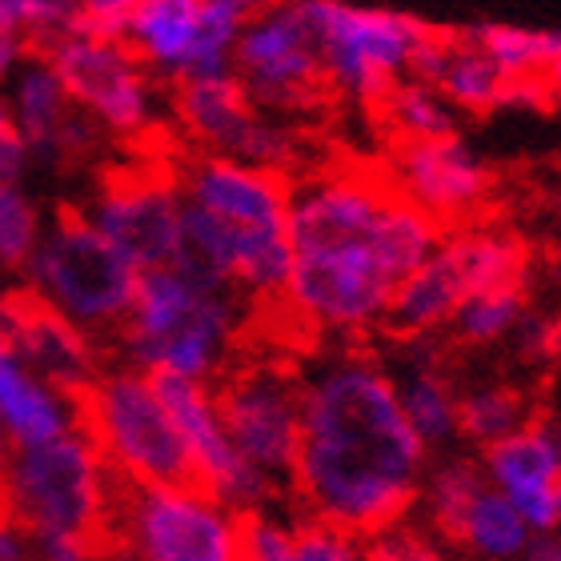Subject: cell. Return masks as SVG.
<instances>
[{
	"mask_svg": "<svg viewBox=\"0 0 561 561\" xmlns=\"http://www.w3.org/2000/svg\"><path fill=\"white\" fill-rule=\"evenodd\" d=\"M425 454L393 377L365 353H341L301 381V445L293 493L309 517L357 538L405 522Z\"/></svg>",
	"mask_w": 561,
	"mask_h": 561,
	"instance_id": "obj_1",
	"label": "cell"
},
{
	"mask_svg": "<svg viewBox=\"0 0 561 561\" xmlns=\"http://www.w3.org/2000/svg\"><path fill=\"white\" fill-rule=\"evenodd\" d=\"M245 337V317L233 289H209L173 265L145 270L117 337L129 362L145 374L209 381L233 362Z\"/></svg>",
	"mask_w": 561,
	"mask_h": 561,
	"instance_id": "obj_2",
	"label": "cell"
},
{
	"mask_svg": "<svg viewBox=\"0 0 561 561\" xmlns=\"http://www.w3.org/2000/svg\"><path fill=\"white\" fill-rule=\"evenodd\" d=\"M121 478L77 430L9 449V493L33 538H69L93 561H125L117 526Z\"/></svg>",
	"mask_w": 561,
	"mask_h": 561,
	"instance_id": "obj_3",
	"label": "cell"
},
{
	"mask_svg": "<svg viewBox=\"0 0 561 561\" xmlns=\"http://www.w3.org/2000/svg\"><path fill=\"white\" fill-rule=\"evenodd\" d=\"M176 185L188 205L233 233V289L257 305L277 301L293 270L289 249V181L273 169L201 152L176 164Z\"/></svg>",
	"mask_w": 561,
	"mask_h": 561,
	"instance_id": "obj_4",
	"label": "cell"
},
{
	"mask_svg": "<svg viewBox=\"0 0 561 561\" xmlns=\"http://www.w3.org/2000/svg\"><path fill=\"white\" fill-rule=\"evenodd\" d=\"M72 430L93 445L121 481L133 485H188L185 442L173 425L152 374L129 369H101V374L69 398ZM197 485V481H193Z\"/></svg>",
	"mask_w": 561,
	"mask_h": 561,
	"instance_id": "obj_5",
	"label": "cell"
},
{
	"mask_svg": "<svg viewBox=\"0 0 561 561\" xmlns=\"http://www.w3.org/2000/svg\"><path fill=\"white\" fill-rule=\"evenodd\" d=\"M28 270L36 289L96 337H117L140 277L93 217L72 205L57 209L53 229L36 241Z\"/></svg>",
	"mask_w": 561,
	"mask_h": 561,
	"instance_id": "obj_6",
	"label": "cell"
},
{
	"mask_svg": "<svg viewBox=\"0 0 561 561\" xmlns=\"http://www.w3.org/2000/svg\"><path fill=\"white\" fill-rule=\"evenodd\" d=\"M301 12L313 28L325 81L362 105L386 101L389 89L410 72L417 45L430 36V24L393 9H362L345 0H301Z\"/></svg>",
	"mask_w": 561,
	"mask_h": 561,
	"instance_id": "obj_7",
	"label": "cell"
},
{
	"mask_svg": "<svg viewBox=\"0 0 561 561\" xmlns=\"http://www.w3.org/2000/svg\"><path fill=\"white\" fill-rule=\"evenodd\" d=\"M125 561H241V514L201 485L121 481Z\"/></svg>",
	"mask_w": 561,
	"mask_h": 561,
	"instance_id": "obj_8",
	"label": "cell"
},
{
	"mask_svg": "<svg viewBox=\"0 0 561 561\" xmlns=\"http://www.w3.org/2000/svg\"><path fill=\"white\" fill-rule=\"evenodd\" d=\"M213 389L217 410L233 445L249 466H257L277 485L293 478L301 445V381L280 353H237Z\"/></svg>",
	"mask_w": 561,
	"mask_h": 561,
	"instance_id": "obj_9",
	"label": "cell"
},
{
	"mask_svg": "<svg viewBox=\"0 0 561 561\" xmlns=\"http://www.w3.org/2000/svg\"><path fill=\"white\" fill-rule=\"evenodd\" d=\"M265 0H140L125 45L157 77L193 81L233 72V48Z\"/></svg>",
	"mask_w": 561,
	"mask_h": 561,
	"instance_id": "obj_10",
	"label": "cell"
},
{
	"mask_svg": "<svg viewBox=\"0 0 561 561\" xmlns=\"http://www.w3.org/2000/svg\"><path fill=\"white\" fill-rule=\"evenodd\" d=\"M60 77L72 105L84 108L101 129L125 140L152 133V77L125 41L89 33H60L33 48Z\"/></svg>",
	"mask_w": 561,
	"mask_h": 561,
	"instance_id": "obj_11",
	"label": "cell"
},
{
	"mask_svg": "<svg viewBox=\"0 0 561 561\" xmlns=\"http://www.w3.org/2000/svg\"><path fill=\"white\" fill-rule=\"evenodd\" d=\"M181 209H185V197L176 185V164H169L164 157H140L101 173L89 217L121 257L137 273H145L173 261Z\"/></svg>",
	"mask_w": 561,
	"mask_h": 561,
	"instance_id": "obj_12",
	"label": "cell"
},
{
	"mask_svg": "<svg viewBox=\"0 0 561 561\" xmlns=\"http://www.w3.org/2000/svg\"><path fill=\"white\" fill-rule=\"evenodd\" d=\"M233 77L265 113H301L325 89V69L301 0H265L237 36Z\"/></svg>",
	"mask_w": 561,
	"mask_h": 561,
	"instance_id": "obj_13",
	"label": "cell"
},
{
	"mask_svg": "<svg viewBox=\"0 0 561 561\" xmlns=\"http://www.w3.org/2000/svg\"><path fill=\"white\" fill-rule=\"evenodd\" d=\"M176 121L205 152H221L261 169H289L297 161V133L253 105L233 72L176 81Z\"/></svg>",
	"mask_w": 561,
	"mask_h": 561,
	"instance_id": "obj_14",
	"label": "cell"
},
{
	"mask_svg": "<svg viewBox=\"0 0 561 561\" xmlns=\"http://www.w3.org/2000/svg\"><path fill=\"white\" fill-rule=\"evenodd\" d=\"M152 381H157L164 405L173 413V425L181 433V442H185L188 466H193V481H197L201 490L221 497L237 514L265 510L273 481L241 457V449H237L229 430H225L209 381H193V377L173 374H152Z\"/></svg>",
	"mask_w": 561,
	"mask_h": 561,
	"instance_id": "obj_15",
	"label": "cell"
},
{
	"mask_svg": "<svg viewBox=\"0 0 561 561\" xmlns=\"http://www.w3.org/2000/svg\"><path fill=\"white\" fill-rule=\"evenodd\" d=\"M0 345L69 401L101 374V350L69 313H60L36 285L0 293Z\"/></svg>",
	"mask_w": 561,
	"mask_h": 561,
	"instance_id": "obj_16",
	"label": "cell"
},
{
	"mask_svg": "<svg viewBox=\"0 0 561 561\" xmlns=\"http://www.w3.org/2000/svg\"><path fill=\"white\" fill-rule=\"evenodd\" d=\"M389 181L401 197L413 201L421 213H430L442 229L469 225L493 193V176L485 161L457 133L433 140H401Z\"/></svg>",
	"mask_w": 561,
	"mask_h": 561,
	"instance_id": "obj_17",
	"label": "cell"
},
{
	"mask_svg": "<svg viewBox=\"0 0 561 561\" xmlns=\"http://www.w3.org/2000/svg\"><path fill=\"white\" fill-rule=\"evenodd\" d=\"M485 481L510 497L534 534H558L561 421L529 417L502 442L485 445Z\"/></svg>",
	"mask_w": 561,
	"mask_h": 561,
	"instance_id": "obj_18",
	"label": "cell"
},
{
	"mask_svg": "<svg viewBox=\"0 0 561 561\" xmlns=\"http://www.w3.org/2000/svg\"><path fill=\"white\" fill-rule=\"evenodd\" d=\"M466 297H469L466 280H461V273L454 270V261L445 257L442 241H437V249H433L430 257L398 280L381 325L405 341L430 337L433 329L454 321L457 305L466 301Z\"/></svg>",
	"mask_w": 561,
	"mask_h": 561,
	"instance_id": "obj_19",
	"label": "cell"
},
{
	"mask_svg": "<svg viewBox=\"0 0 561 561\" xmlns=\"http://www.w3.org/2000/svg\"><path fill=\"white\" fill-rule=\"evenodd\" d=\"M0 421L12 445H41L72 430L69 401L0 345Z\"/></svg>",
	"mask_w": 561,
	"mask_h": 561,
	"instance_id": "obj_20",
	"label": "cell"
},
{
	"mask_svg": "<svg viewBox=\"0 0 561 561\" xmlns=\"http://www.w3.org/2000/svg\"><path fill=\"white\" fill-rule=\"evenodd\" d=\"M12 117L21 125L24 145H28V157H41V161H53L57 157V137L65 129V121L72 117V96L65 93L60 77L53 72L45 57H28L16 72V84H12Z\"/></svg>",
	"mask_w": 561,
	"mask_h": 561,
	"instance_id": "obj_21",
	"label": "cell"
},
{
	"mask_svg": "<svg viewBox=\"0 0 561 561\" xmlns=\"http://www.w3.org/2000/svg\"><path fill=\"white\" fill-rule=\"evenodd\" d=\"M534 538L538 534L526 526V517L517 514L514 505H510V497L502 490H493L490 481L469 497V505L461 510L454 529H449V541H457L461 550L478 553L485 561L526 558Z\"/></svg>",
	"mask_w": 561,
	"mask_h": 561,
	"instance_id": "obj_22",
	"label": "cell"
},
{
	"mask_svg": "<svg viewBox=\"0 0 561 561\" xmlns=\"http://www.w3.org/2000/svg\"><path fill=\"white\" fill-rule=\"evenodd\" d=\"M433 89L454 108L485 113V108H505L510 77L473 41H466L461 33H445V57L433 77Z\"/></svg>",
	"mask_w": 561,
	"mask_h": 561,
	"instance_id": "obj_23",
	"label": "cell"
},
{
	"mask_svg": "<svg viewBox=\"0 0 561 561\" xmlns=\"http://www.w3.org/2000/svg\"><path fill=\"white\" fill-rule=\"evenodd\" d=\"M401 398V410L410 417V425L417 430V437L425 445H445L457 437V393L449 386V377L442 374V365L430 362V357H417V362L405 369L401 377H393Z\"/></svg>",
	"mask_w": 561,
	"mask_h": 561,
	"instance_id": "obj_24",
	"label": "cell"
},
{
	"mask_svg": "<svg viewBox=\"0 0 561 561\" xmlns=\"http://www.w3.org/2000/svg\"><path fill=\"white\" fill-rule=\"evenodd\" d=\"M466 41L505 72V77H541L561 60V33L553 28H522V24H473L461 28Z\"/></svg>",
	"mask_w": 561,
	"mask_h": 561,
	"instance_id": "obj_25",
	"label": "cell"
},
{
	"mask_svg": "<svg viewBox=\"0 0 561 561\" xmlns=\"http://www.w3.org/2000/svg\"><path fill=\"white\" fill-rule=\"evenodd\" d=\"M381 113H386L389 129L398 133V140H433V137H449L457 133L454 105L445 101L433 84L425 81H405L401 77L393 89L381 101Z\"/></svg>",
	"mask_w": 561,
	"mask_h": 561,
	"instance_id": "obj_26",
	"label": "cell"
},
{
	"mask_svg": "<svg viewBox=\"0 0 561 561\" xmlns=\"http://www.w3.org/2000/svg\"><path fill=\"white\" fill-rule=\"evenodd\" d=\"M526 421L529 405L514 386H478L469 393H457V437L481 449L502 442L505 433H514Z\"/></svg>",
	"mask_w": 561,
	"mask_h": 561,
	"instance_id": "obj_27",
	"label": "cell"
},
{
	"mask_svg": "<svg viewBox=\"0 0 561 561\" xmlns=\"http://www.w3.org/2000/svg\"><path fill=\"white\" fill-rule=\"evenodd\" d=\"M522 313H526L522 285H502V289L469 293L466 301L457 305V313L449 325H454L457 337L469 341V345H493V341H502V337H514Z\"/></svg>",
	"mask_w": 561,
	"mask_h": 561,
	"instance_id": "obj_28",
	"label": "cell"
},
{
	"mask_svg": "<svg viewBox=\"0 0 561 561\" xmlns=\"http://www.w3.org/2000/svg\"><path fill=\"white\" fill-rule=\"evenodd\" d=\"M485 485V469L473 466V461H461V457H449L442 466H433L425 478H421V493L425 497V510H430V522L437 526L442 538H449L454 522L461 517V510L469 505V497Z\"/></svg>",
	"mask_w": 561,
	"mask_h": 561,
	"instance_id": "obj_29",
	"label": "cell"
},
{
	"mask_svg": "<svg viewBox=\"0 0 561 561\" xmlns=\"http://www.w3.org/2000/svg\"><path fill=\"white\" fill-rule=\"evenodd\" d=\"M36 241H41V217L33 201L16 188V181H0V265L24 270L33 261Z\"/></svg>",
	"mask_w": 561,
	"mask_h": 561,
	"instance_id": "obj_30",
	"label": "cell"
},
{
	"mask_svg": "<svg viewBox=\"0 0 561 561\" xmlns=\"http://www.w3.org/2000/svg\"><path fill=\"white\" fill-rule=\"evenodd\" d=\"M81 0H0V28L21 33L28 45H45L53 36L69 33Z\"/></svg>",
	"mask_w": 561,
	"mask_h": 561,
	"instance_id": "obj_31",
	"label": "cell"
},
{
	"mask_svg": "<svg viewBox=\"0 0 561 561\" xmlns=\"http://www.w3.org/2000/svg\"><path fill=\"white\" fill-rule=\"evenodd\" d=\"M289 561H369L365 538L345 534L337 526H325L317 517H305L293 526V550Z\"/></svg>",
	"mask_w": 561,
	"mask_h": 561,
	"instance_id": "obj_32",
	"label": "cell"
},
{
	"mask_svg": "<svg viewBox=\"0 0 561 561\" xmlns=\"http://www.w3.org/2000/svg\"><path fill=\"white\" fill-rule=\"evenodd\" d=\"M140 0H81V9L72 16V33L105 36V41H125L129 16L137 12Z\"/></svg>",
	"mask_w": 561,
	"mask_h": 561,
	"instance_id": "obj_33",
	"label": "cell"
},
{
	"mask_svg": "<svg viewBox=\"0 0 561 561\" xmlns=\"http://www.w3.org/2000/svg\"><path fill=\"white\" fill-rule=\"evenodd\" d=\"M517 353L534 365L558 362L561 357V317H546V313H522L514 329Z\"/></svg>",
	"mask_w": 561,
	"mask_h": 561,
	"instance_id": "obj_34",
	"label": "cell"
},
{
	"mask_svg": "<svg viewBox=\"0 0 561 561\" xmlns=\"http://www.w3.org/2000/svg\"><path fill=\"white\" fill-rule=\"evenodd\" d=\"M365 550H369V561H449L430 538H421V534L401 526L365 538Z\"/></svg>",
	"mask_w": 561,
	"mask_h": 561,
	"instance_id": "obj_35",
	"label": "cell"
},
{
	"mask_svg": "<svg viewBox=\"0 0 561 561\" xmlns=\"http://www.w3.org/2000/svg\"><path fill=\"white\" fill-rule=\"evenodd\" d=\"M28 164V145H24V133L12 117V105L0 96V181H16Z\"/></svg>",
	"mask_w": 561,
	"mask_h": 561,
	"instance_id": "obj_36",
	"label": "cell"
},
{
	"mask_svg": "<svg viewBox=\"0 0 561 561\" xmlns=\"http://www.w3.org/2000/svg\"><path fill=\"white\" fill-rule=\"evenodd\" d=\"M28 57H33V45L21 33H4L0 28V84L9 81V77H16Z\"/></svg>",
	"mask_w": 561,
	"mask_h": 561,
	"instance_id": "obj_37",
	"label": "cell"
},
{
	"mask_svg": "<svg viewBox=\"0 0 561 561\" xmlns=\"http://www.w3.org/2000/svg\"><path fill=\"white\" fill-rule=\"evenodd\" d=\"M522 561H561V529L534 538V546H529V553Z\"/></svg>",
	"mask_w": 561,
	"mask_h": 561,
	"instance_id": "obj_38",
	"label": "cell"
},
{
	"mask_svg": "<svg viewBox=\"0 0 561 561\" xmlns=\"http://www.w3.org/2000/svg\"><path fill=\"white\" fill-rule=\"evenodd\" d=\"M541 81L550 84V93H553V96H561V60H553L550 69L541 72Z\"/></svg>",
	"mask_w": 561,
	"mask_h": 561,
	"instance_id": "obj_39",
	"label": "cell"
},
{
	"mask_svg": "<svg viewBox=\"0 0 561 561\" xmlns=\"http://www.w3.org/2000/svg\"><path fill=\"white\" fill-rule=\"evenodd\" d=\"M9 449H12V442L4 437V433H0V485L9 481Z\"/></svg>",
	"mask_w": 561,
	"mask_h": 561,
	"instance_id": "obj_40",
	"label": "cell"
},
{
	"mask_svg": "<svg viewBox=\"0 0 561 561\" xmlns=\"http://www.w3.org/2000/svg\"><path fill=\"white\" fill-rule=\"evenodd\" d=\"M558 529H561V478H558Z\"/></svg>",
	"mask_w": 561,
	"mask_h": 561,
	"instance_id": "obj_41",
	"label": "cell"
},
{
	"mask_svg": "<svg viewBox=\"0 0 561 561\" xmlns=\"http://www.w3.org/2000/svg\"><path fill=\"white\" fill-rule=\"evenodd\" d=\"M241 561H245V558H241Z\"/></svg>",
	"mask_w": 561,
	"mask_h": 561,
	"instance_id": "obj_42",
	"label": "cell"
}]
</instances>
